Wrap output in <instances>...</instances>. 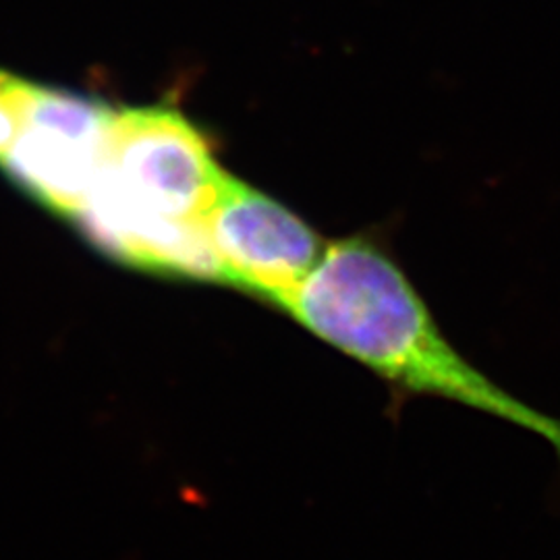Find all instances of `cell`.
<instances>
[{"mask_svg":"<svg viewBox=\"0 0 560 560\" xmlns=\"http://www.w3.org/2000/svg\"><path fill=\"white\" fill-rule=\"evenodd\" d=\"M117 110L67 90L21 80L20 127L2 171L36 201L71 219L101 177Z\"/></svg>","mask_w":560,"mask_h":560,"instance_id":"obj_3","label":"cell"},{"mask_svg":"<svg viewBox=\"0 0 560 560\" xmlns=\"http://www.w3.org/2000/svg\"><path fill=\"white\" fill-rule=\"evenodd\" d=\"M224 173L210 138L177 108H122L101 177L71 221L127 266L214 282L206 219Z\"/></svg>","mask_w":560,"mask_h":560,"instance_id":"obj_2","label":"cell"},{"mask_svg":"<svg viewBox=\"0 0 560 560\" xmlns=\"http://www.w3.org/2000/svg\"><path fill=\"white\" fill-rule=\"evenodd\" d=\"M20 78L0 71V154L11 145L20 127Z\"/></svg>","mask_w":560,"mask_h":560,"instance_id":"obj_5","label":"cell"},{"mask_svg":"<svg viewBox=\"0 0 560 560\" xmlns=\"http://www.w3.org/2000/svg\"><path fill=\"white\" fill-rule=\"evenodd\" d=\"M206 224L222 284L280 312L328 245L282 201L231 173L222 177Z\"/></svg>","mask_w":560,"mask_h":560,"instance_id":"obj_4","label":"cell"},{"mask_svg":"<svg viewBox=\"0 0 560 560\" xmlns=\"http://www.w3.org/2000/svg\"><path fill=\"white\" fill-rule=\"evenodd\" d=\"M282 312L402 390L453 400L534 432L560 463V418L525 405L465 360L374 241L328 243Z\"/></svg>","mask_w":560,"mask_h":560,"instance_id":"obj_1","label":"cell"}]
</instances>
